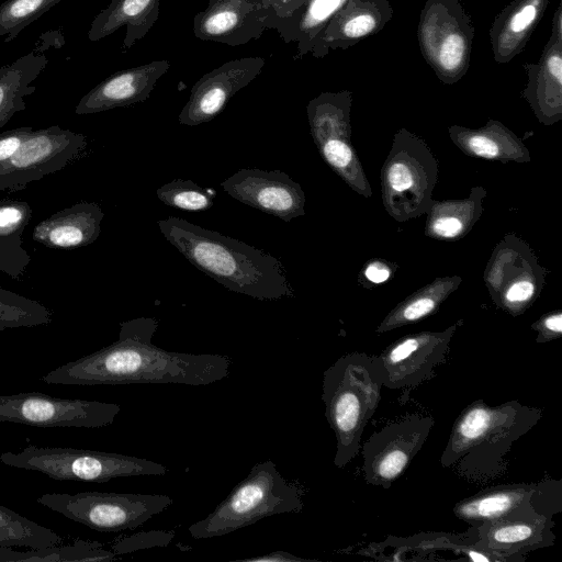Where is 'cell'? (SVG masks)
<instances>
[{
	"label": "cell",
	"instance_id": "1f68e13d",
	"mask_svg": "<svg viewBox=\"0 0 562 562\" xmlns=\"http://www.w3.org/2000/svg\"><path fill=\"white\" fill-rule=\"evenodd\" d=\"M115 559L116 554L105 550L102 543L81 539L75 540L74 544H57L24 552L0 547V562H99Z\"/></svg>",
	"mask_w": 562,
	"mask_h": 562
},
{
	"label": "cell",
	"instance_id": "9c48e42d",
	"mask_svg": "<svg viewBox=\"0 0 562 562\" xmlns=\"http://www.w3.org/2000/svg\"><path fill=\"white\" fill-rule=\"evenodd\" d=\"M36 502L101 532L135 529L172 504L167 495L115 492L45 493Z\"/></svg>",
	"mask_w": 562,
	"mask_h": 562
},
{
	"label": "cell",
	"instance_id": "ba28073f",
	"mask_svg": "<svg viewBox=\"0 0 562 562\" xmlns=\"http://www.w3.org/2000/svg\"><path fill=\"white\" fill-rule=\"evenodd\" d=\"M438 167L426 144L402 128L382 169L383 201L398 221L427 212L437 182Z\"/></svg>",
	"mask_w": 562,
	"mask_h": 562
},
{
	"label": "cell",
	"instance_id": "74e56055",
	"mask_svg": "<svg viewBox=\"0 0 562 562\" xmlns=\"http://www.w3.org/2000/svg\"><path fill=\"white\" fill-rule=\"evenodd\" d=\"M175 537L173 531L151 530L116 539L111 549L117 554L131 553L142 549L166 547Z\"/></svg>",
	"mask_w": 562,
	"mask_h": 562
},
{
	"label": "cell",
	"instance_id": "d4e9b609",
	"mask_svg": "<svg viewBox=\"0 0 562 562\" xmlns=\"http://www.w3.org/2000/svg\"><path fill=\"white\" fill-rule=\"evenodd\" d=\"M347 0H307L289 16L273 23L272 27L285 43L296 44L295 58L311 54L312 49L334 15Z\"/></svg>",
	"mask_w": 562,
	"mask_h": 562
},
{
	"label": "cell",
	"instance_id": "d6a6232c",
	"mask_svg": "<svg viewBox=\"0 0 562 562\" xmlns=\"http://www.w3.org/2000/svg\"><path fill=\"white\" fill-rule=\"evenodd\" d=\"M63 537L0 505V547L41 549L63 543Z\"/></svg>",
	"mask_w": 562,
	"mask_h": 562
},
{
	"label": "cell",
	"instance_id": "f1b7e54d",
	"mask_svg": "<svg viewBox=\"0 0 562 562\" xmlns=\"http://www.w3.org/2000/svg\"><path fill=\"white\" fill-rule=\"evenodd\" d=\"M31 218L27 203L11 201L0 204V270L20 276L29 263L21 248V235Z\"/></svg>",
	"mask_w": 562,
	"mask_h": 562
},
{
	"label": "cell",
	"instance_id": "7402d4cb",
	"mask_svg": "<svg viewBox=\"0 0 562 562\" xmlns=\"http://www.w3.org/2000/svg\"><path fill=\"white\" fill-rule=\"evenodd\" d=\"M549 1L513 0L494 18L490 41L495 63L507 64L525 49Z\"/></svg>",
	"mask_w": 562,
	"mask_h": 562
},
{
	"label": "cell",
	"instance_id": "4dcf8cb0",
	"mask_svg": "<svg viewBox=\"0 0 562 562\" xmlns=\"http://www.w3.org/2000/svg\"><path fill=\"white\" fill-rule=\"evenodd\" d=\"M484 194L483 188H475L467 200L435 203L427 220V235L448 239L467 234L481 215Z\"/></svg>",
	"mask_w": 562,
	"mask_h": 562
},
{
	"label": "cell",
	"instance_id": "83f0119b",
	"mask_svg": "<svg viewBox=\"0 0 562 562\" xmlns=\"http://www.w3.org/2000/svg\"><path fill=\"white\" fill-rule=\"evenodd\" d=\"M47 64L42 53L31 52L10 65L0 67V127L26 108L24 98L35 91L32 86Z\"/></svg>",
	"mask_w": 562,
	"mask_h": 562
},
{
	"label": "cell",
	"instance_id": "4fadbf2b",
	"mask_svg": "<svg viewBox=\"0 0 562 562\" xmlns=\"http://www.w3.org/2000/svg\"><path fill=\"white\" fill-rule=\"evenodd\" d=\"M434 423L430 415L416 413L373 432L361 446L366 482L383 488L390 487L419 452Z\"/></svg>",
	"mask_w": 562,
	"mask_h": 562
},
{
	"label": "cell",
	"instance_id": "7c38bea8",
	"mask_svg": "<svg viewBox=\"0 0 562 562\" xmlns=\"http://www.w3.org/2000/svg\"><path fill=\"white\" fill-rule=\"evenodd\" d=\"M114 403L59 398L40 392L0 395V422L35 427L100 428L113 424Z\"/></svg>",
	"mask_w": 562,
	"mask_h": 562
},
{
	"label": "cell",
	"instance_id": "8d00e7d4",
	"mask_svg": "<svg viewBox=\"0 0 562 562\" xmlns=\"http://www.w3.org/2000/svg\"><path fill=\"white\" fill-rule=\"evenodd\" d=\"M529 504L537 513L553 519V515L562 509L561 481L547 480L533 483Z\"/></svg>",
	"mask_w": 562,
	"mask_h": 562
},
{
	"label": "cell",
	"instance_id": "d590c367",
	"mask_svg": "<svg viewBox=\"0 0 562 562\" xmlns=\"http://www.w3.org/2000/svg\"><path fill=\"white\" fill-rule=\"evenodd\" d=\"M166 205L186 211H205L213 206L216 192L204 189L192 180L175 179L156 191Z\"/></svg>",
	"mask_w": 562,
	"mask_h": 562
},
{
	"label": "cell",
	"instance_id": "8992f818",
	"mask_svg": "<svg viewBox=\"0 0 562 562\" xmlns=\"http://www.w3.org/2000/svg\"><path fill=\"white\" fill-rule=\"evenodd\" d=\"M0 461L18 469L41 472L58 481L105 483L115 477L164 475V464L133 456L66 447L27 446L3 452Z\"/></svg>",
	"mask_w": 562,
	"mask_h": 562
},
{
	"label": "cell",
	"instance_id": "836d02e7",
	"mask_svg": "<svg viewBox=\"0 0 562 562\" xmlns=\"http://www.w3.org/2000/svg\"><path fill=\"white\" fill-rule=\"evenodd\" d=\"M52 321V312L43 304L0 286V331L48 325Z\"/></svg>",
	"mask_w": 562,
	"mask_h": 562
},
{
	"label": "cell",
	"instance_id": "f35d334b",
	"mask_svg": "<svg viewBox=\"0 0 562 562\" xmlns=\"http://www.w3.org/2000/svg\"><path fill=\"white\" fill-rule=\"evenodd\" d=\"M268 14L267 27L271 29L273 23L289 16L294 10L304 4L307 0H259Z\"/></svg>",
	"mask_w": 562,
	"mask_h": 562
},
{
	"label": "cell",
	"instance_id": "2e32d148",
	"mask_svg": "<svg viewBox=\"0 0 562 562\" xmlns=\"http://www.w3.org/2000/svg\"><path fill=\"white\" fill-rule=\"evenodd\" d=\"M235 200L284 222L305 214L302 187L280 170L239 169L221 182Z\"/></svg>",
	"mask_w": 562,
	"mask_h": 562
},
{
	"label": "cell",
	"instance_id": "e575fe53",
	"mask_svg": "<svg viewBox=\"0 0 562 562\" xmlns=\"http://www.w3.org/2000/svg\"><path fill=\"white\" fill-rule=\"evenodd\" d=\"M63 0H7L0 5V37L4 43Z\"/></svg>",
	"mask_w": 562,
	"mask_h": 562
},
{
	"label": "cell",
	"instance_id": "f546056e",
	"mask_svg": "<svg viewBox=\"0 0 562 562\" xmlns=\"http://www.w3.org/2000/svg\"><path fill=\"white\" fill-rule=\"evenodd\" d=\"M459 277L437 279L398 304L379 325L385 333L415 323L434 313L448 295L458 288Z\"/></svg>",
	"mask_w": 562,
	"mask_h": 562
},
{
	"label": "cell",
	"instance_id": "603a6c76",
	"mask_svg": "<svg viewBox=\"0 0 562 562\" xmlns=\"http://www.w3.org/2000/svg\"><path fill=\"white\" fill-rule=\"evenodd\" d=\"M103 217L99 204L77 203L40 222L33 231V239L49 248L87 246L99 237Z\"/></svg>",
	"mask_w": 562,
	"mask_h": 562
},
{
	"label": "cell",
	"instance_id": "5bb4252c",
	"mask_svg": "<svg viewBox=\"0 0 562 562\" xmlns=\"http://www.w3.org/2000/svg\"><path fill=\"white\" fill-rule=\"evenodd\" d=\"M462 321L442 331H422L400 338L378 357L389 389L415 387L432 378L447 361L450 342Z\"/></svg>",
	"mask_w": 562,
	"mask_h": 562
},
{
	"label": "cell",
	"instance_id": "cb8c5ba5",
	"mask_svg": "<svg viewBox=\"0 0 562 562\" xmlns=\"http://www.w3.org/2000/svg\"><path fill=\"white\" fill-rule=\"evenodd\" d=\"M160 0H112L93 19L88 40L100 41L121 27H125L123 47L131 48L147 35L159 15Z\"/></svg>",
	"mask_w": 562,
	"mask_h": 562
},
{
	"label": "cell",
	"instance_id": "44dd1931",
	"mask_svg": "<svg viewBox=\"0 0 562 562\" xmlns=\"http://www.w3.org/2000/svg\"><path fill=\"white\" fill-rule=\"evenodd\" d=\"M169 68L168 60H155L116 71L86 93L75 112L93 114L144 102Z\"/></svg>",
	"mask_w": 562,
	"mask_h": 562
},
{
	"label": "cell",
	"instance_id": "5b68a950",
	"mask_svg": "<svg viewBox=\"0 0 562 562\" xmlns=\"http://www.w3.org/2000/svg\"><path fill=\"white\" fill-rule=\"evenodd\" d=\"M303 506L302 488L267 460L256 463L211 514L188 530L193 539L220 537L272 515L301 513Z\"/></svg>",
	"mask_w": 562,
	"mask_h": 562
},
{
	"label": "cell",
	"instance_id": "484cf974",
	"mask_svg": "<svg viewBox=\"0 0 562 562\" xmlns=\"http://www.w3.org/2000/svg\"><path fill=\"white\" fill-rule=\"evenodd\" d=\"M533 483L499 485L460 501L454 515L473 528L497 520L529 503Z\"/></svg>",
	"mask_w": 562,
	"mask_h": 562
},
{
	"label": "cell",
	"instance_id": "ac0fdd59",
	"mask_svg": "<svg viewBox=\"0 0 562 562\" xmlns=\"http://www.w3.org/2000/svg\"><path fill=\"white\" fill-rule=\"evenodd\" d=\"M267 21L259 0H209L193 19V33L202 41L238 46L258 40Z\"/></svg>",
	"mask_w": 562,
	"mask_h": 562
},
{
	"label": "cell",
	"instance_id": "4316f807",
	"mask_svg": "<svg viewBox=\"0 0 562 562\" xmlns=\"http://www.w3.org/2000/svg\"><path fill=\"white\" fill-rule=\"evenodd\" d=\"M449 133L468 155L502 161L529 160L528 150L516 135L497 121L491 120L479 130L452 126Z\"/></svg>",
	"mask_w": 562,
	"mask_h": 562
},
{
	"label": "cell",
	"instance_id": "9a60e30c",
	"mask_svg": "<svg viewBox=\"0 0 562 562\" xmlns=\"http://www.w3.org/2000/svg\"><path fill=\"white\" fill-rule=\"evenodd\" d=\"M553 519L537 513L528 503L475 528L476 541L472 547L488 553L495 562L521 560L526 553L553 544Z\"/></svg>",
	"mask_w": 562,
	"mask_h": 562
},
{
	"label": "cell",
	"instance_id": "d6986e66",
	"mask_svg": "<svg viewBox=\"0 0 562 562\" xmlns=\"http://www.w3.org/2000/svg\"><path fill=\"white\" fill-rule=\"evenodd\" d=\"M527 83L522 97L538 120L552 124L562 119V1L552 20L551 35L537 63L524 64Z\"/></svg>",
	"mask_w": 562,
	"mask_h": 562
},
{
	"label": "cell",
	"instance_id": "60d3db41",
	"mask_svg": "<svg viewBox=\"0 0 562 562\" xmlns=\"http://www.w3.org/2000/svg\"><path fill=\"white\" fill-rule=\"evenodd\" d=\"M33 128L18 127L0 134V162L9 158Z\"/></svg>",
	"mask_w": 562,
	"mask_h": 562
},
{
	"label": "cell",
	"instance_id": "277c9868",
	"mask_svg": "<svg viewBox=\"0 0 562 562\" xmlns=\"http://www.w3.org/2000/svg\"><path fill=\"white\" fill-rule=\"evenodd\" d=\"M383 386L378 356L350 352L325 370L322 401L336 437L337 468L346 467L360 452L364 428L379 406Z\"/></svg>",
	"mask_w": 562,
	"mask_h": 562
},
{
	"label": "cell",
	"instance_id": "e0dca14e",
	"mask_svg": "<svg viewBox=\"0 0 562 562\" xmlns=\"http://www.w3.org/2000/svg\"><path fill=\"white\" fill-rule=\"evenodd\" d=\"M265 64L262 57H244L203 75L191 88L189 100L179 113V123L195 126L213 120L236 92L261 72Z\"/></svg>",
	"mask_w": 562,
	"mask_h": 562
},
{
	"label": "cell",
	"instance_id": "6da1fadb",
	"mask_svg": "<svg viewBox=\"0 0 562 562\" xmlns=\"http://www.w3.org/2000/svg\"><path fill=\"white\" fill-rule=\"evenodd\" d=\"M157 327L158 322L153 317L122 322L116 341L52 370L42 381L82 386L135 383L200 386L227 376L231 358L161 349L151 342Z\"/></svg>",
	"mask_w": 562,
	"mask_h": 562
},
{
	"label": "cell",
	"instance_id": "7a4b0ae2",
	"mask_svg": "<svg viewBox=\"0 0 562 562\" xmlns=\"http://www.w3.org/2000/svg\"><path fill=\"white\" fill-rule=\"evenodd\" d=\"M157 224L189 262L228 290L261 301L294 296L285 267L269 252L180 217Z\"/></svg>",
	"mask_w": 562,
	"mask_h": 562
},
{
	"label": "cell",
	"instance_id": "30bf717a",
	"mask_svg": "<svg viewBox=\"0 0 562 562\" xmlns=\"http://www.w3.org/2000/svg\"><path fill=\"white\" fill-rule=\"evenodd\" d=\"M352 93L322 92L313 98L307 106L311 134L319 154L327 165L353 190L371 196L360 161L350 145V112Z\"/></svg>",
	"mask_w": 562,
	"mask_h": 562
},
{
	"label": "cell",
	"instance_id": "7bdbcfd3",
	"mask_svg": "<svg viewBox=\"0 0 562 562\" xmlns=\"http://www.w3.org/2000/svg\"><path fill=\"white\" fill-rule=\"evenodd\" d=\"M366 277L369 281L379 284L390 278V270L381 262H373L366 269Z\"/></svg>",
	"mask_w": 562,
	"mask_h": 562
},
{
	"label": "cell",
	"instance_id": "3957f363",
	"mask_svg": "<svg viewBox=\"0 0 562 562\" xmlns=\"http://www.w3.org/2000/svg\"><path fill=\"white\" fill-rule=\"evenodd\" d=\"M541 416L539 408L518 401L499 405L474 401L457 417L440 464H457L458 472L469 480L496 477L504 471V458L514 442L531 430Z\"/></svg>",
	"mask_w": 562,
	"mask_h": 562
},
{
	"label": "cell",
	"instance_id": "ffe728a7",
	"mask_svg": "<svg viewBox=\"0 0 562 562\" xmlns=\"http://www.w3.org/2000/svg\"><path fill=\"white\" fill-rule=\"evenodd\" d=\"M393 13L389 0H347L317 38L312 56L323 58L329 50L347 49L379 33Z\"/></svg>",
	"mask_w": 562,
	"mask_h": 562
},
{
	"label": "cell",
	"instance_id": "b9f144b4",
	"mask_svg": "<svg viewBox=\"0 0 562 562\" xmlns=\"http://www.w3.org/2000/svg\"><path fill=\"white\" fill-rule=\"evenodd\" d=\"M236 561L241 562H305L312 561L311 559L300 558L290 552L285 551H273L270 553H265L262 555L250 557L245 559H239Z\"/></svg>",
	"mask_w": 562,
	"mask_h": 562
},
{
	"label": "cell",
	"instance_id": "8fae6325",
	"mask_svg": "<svg viewBox=\"0 0 562 562\" xmlns=\"http://www.w3.org/2000/svg\"><path fill=\"white\" fill-rule=\"evenodd\" d=\"M87 146L82 134L57 125L32 130L18 149L0 162V191L22 187L61 170L80 158Z\"/></svg>",
	"mask_w": 562,
	"mask_h": 562
},
{
	"label": "cell",
	"instance_id": "ab89813d",
	"mask_svg": "<svg viewBox=\"0 0 562 562\" xmlns=\"http://www.w3.org/2000/svg\"><path fill=\"white\" fill-rule=\"evenodd\" d=\"M537 331V342H548L561 337L562 335V314L555 312L541 317L532 325Z\"/></svg>",
	"mask_w": 562,
	"mask_h": 562
},
{
	"label": "cell",
	"instance_id": "52a82bcc",
	"mask_svg": "<svg viewBox=\"0 0 562 562\" xmlns=\"http://www.w3.org/2000/svg\"><path fill=\"white\" fill-rule=\"evenodd\" d=\"M474 25L459 0H426L417 26L425 61L437 78L453 85L469 70Z\"/></svg>",
	"mask_w": 562,
	"mask_h": 562
}]
</instances>
